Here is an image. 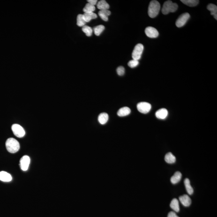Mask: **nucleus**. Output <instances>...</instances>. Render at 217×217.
Returning a JSON list of instances; mask_svg holds the SVG:
<instances>
[{"label": "nucleus", "mask_w": 217, "mask_h": 217, "mask_svg": "<svg viewBox=\"0 0 217 217\" xmlns=\"http://www.w3.org/2000/svg\"><path fill=\"white\" fill-rule=\"evenodd\" d=\"M6 147L8 152L15 153L18 152L20 148V144L18 141L15 138H8L6 142Z\"/></svg>", "instance_id": "obj_1"}, {"label": "nucleus", "mask_w": 217, "mask_h": 217, "mask_svg": "<svg viewBox=\"0 0 217 217\" xmlns=\"http://www.w3.org/2000/svg\"><path fill=\"white\" fill-rule=\"evenodd\" d=\"M160 9V3L158 1H152L150 2L148 7V14L151 18L156 17Z\"/></svg>", "instance_id": "obj_2"}, {"label": "nucleus", "mask_w": 217, "mask_h": 217, "mask_svg": "<svg viewBox=\"0 0 217 217\" xmlns=\"http://www.w3.org/2000/svg\"><path fill=\"white\" fill-rule=\"evenodd\" d=\"M178 5L176 3L170 1L165 2L162 9V12L164 15H167L170 13H174L177 10Z\"/></svg>", "instance_id": "obj_3"}, {"label": "nucleus", "mask_w": 217, "mask_h": 217, "mask_svg": "<svg viewBox=\"0 0 217 217\" xmlns=\"http://www.w3.org/2000/svg\"><path fill=\"white\" fill-rule=\"evenodd\" d=\"M144 50V46L141 44H138L135 46L132 54V57L133 60H138L141 57Z\"/></svg>", "instance_id": "obj_4"}, {"label": "nucleus", "mask_w": 217, "mask_h": 217, "mask_svg": "<svg viewBox=\"0 0 217 217\" xmlns=\"http://www.w3.org/2000/svg\"><path fill=\"white\" fill-rule=\"evenodd\" d=\"M14 134L18 138H22L25 135V131L22 127L17 124L13 125L11 127Z\"/></svg>", "instance_id": "obj_5"}, {"label": "nucleus", "mask_w": 217, "mask_h": 217, "mask_svg": "<svg viewBox=\"0 0 217 217\" xmlns=\"http://www.w3.org/2000/svg\"><path fill=\"white\" fill-rule=\"evenodd\" d=\"M137 107L140 112L143 114H146L151 111V105L147 102H142L138 104Z\"/></svg>", "instance_id": "obj_6"}, {"label": "nucleus", "mask_w": 217, "mask_h": 217, "mask_svg": "<svg viewBox=\"0 0 217 217\" xmlns=\"http://www.w3.org/2000/svg\"><path fill=\"white\" fill-rule=\"evenodd\" d=\"M190 18V15L187 13H183L180 16L176 22V25L178 27H181L184 26Z\"/></svg>", "instance_id": "obj_7"}, {"label": "nucleus", "mask_w": 217, "mask_h": 217, "mask_svg": "<svg viewBox=\"0 0 217 217\" xmlns=\"http://www.w3.org/2000/svg\"><path fill=\"white\" fill-rule=\"evenodd\" d=\"M30 162V159L27 156L25 155L21 158L20 160V168L22 170L26 171L28 169Z\"/></svg>", "instance_id": "obj_8"}, {"label": "nucleus", "mask_w": 217, "mask_h": 217, "mask_svg": "<svg viewBox=\"0 0 217 217\" xmlns=\"http://www.w3.org/2000/svg\"><path fill=\"white\" fill-rule=\"evenodd\" d=\"M145 33L148 37L150 38H156L159 35V33L156 29L152 27H146L145 30Z\"/></svg>", "instance_id": "obj_9"}, {"label": "nucleus", "mask_w": 217, "mask_h": 217, "mask_svg": "<svg viewBox=\"0 0 217 217\" xmlns=\"http://www.w3.org/2000/svg\"><path fill=\"white\" fill-rule=\"evenodd\" d=\"M168 112L167 109L162 108L159 109L156 113V116L159 119L163 120L165 119L168 115Z\"/></svg>", "instance_id": "obj_10"}, {"label": "nucleus", "mask_w": 217, "mask_h": 217, "mask_svg": "<svg viewBox=\"0 0 217 217\" xmlns=\"http://www.w3.org/2000/svg\"><path fill=\"white\" fill-rule=\"evenodd\" d=\"M179 199L180 202L184 206L188 207L191 205V199L187 195H184L180 196L179 197Z\"/></svg>", "instance_id": "obj_11"}, {"label": "nucleus", "mask_w": 217, "mask_h": 217, "mask_svg": "<svg viewBox=\"0 0 217 217\" xmlns=\"http://www.w3.org/2000/svg\"><path fill=\"white\" fill-rule=\"evenodd\" d=\"M12 179V176L10 174L5 171L0 172V180L3 182H10Z\"/></svg>", "instance_id": "obj_12"}, {"label": "nucleus", "mask_w": 217, "mask_h": 217, "mask_svg": "<svg viewBox=\"0 0 217 217\" xmlns=\"http://www.w3.org/2000/svg\"><path fill=\"white\" fill-rule=\"evenodd\" d=\"M131 113V110L129 107H123L120 108L117 111V114L119 116L124 117L129 115Z\"/></svg>", "instance_id": "obj_13"}, {"label": "nucleus", "mask_w": 217, "mask_h": 217, "mask_svg": "<svg viewBox=\"0 0 217 217\" xmlns=\"http://www.w3.org/2000/svg\"><path fill=\"white\" fill-rule=\"evenodd\" d=\"M98 14L102 20L107 21L108 20V17L110 16L111 12L108 10H101L98 13Z\"/></svg>", "instance_id": "obj_14"}, {"label": "nucleus", "mask_w": 217, "mask_h": 217, "mask_svg": "<svg viewBox=\"0 0 217 217\" xmlns=\"http://www.w3.org/2000/svg\"><path fill=\"white\" fill-rule=\"evenodd\" d=\"M108 120V115L106 113H103L99 114L98 116V121L100 124L104 125L106 124Z\"/></svg>", "instance_id": "obj_15"}, {"label": "nucleus", "mask_w": 217, "mask_h": 217, "mask_svg": "<svg viewBox=\"0 0 217 217\" xmlns=\"http://www.w3.org/2000/svg\"><path fill=\"white\" fill-rule=\"evenodd\" d=\"M97 7L99 10H108L109 8V4L104 0H101L98 2L97 4Z\"/></svg>", "instance_id": "obj_16"}, {"label": "nucleus", "mask_w": 217, "mask_h": 217, "mask_svg": "<svg viewBox=\"0 0 217 217\" xmlns=\"http://www.w3.org/2000/svg\"><path fill=\"white\" fill-rule=\"evenodd\" d=\"M207 9L210 11L211 14L213 16L215 19L217 20V7L216 5L213 4H208Z\"/></svg>", "instance_id": "obj_17"}, {"label": "nucleus", "mask_w": 217, "mask_h": 217, "mask_svg": "<svg viewBox=\"0 0 217 217\" xmlns=\"http://www.w3.org/2000/svg\"><path fill=\"white\" fill-rule=\"evenodd\" d=\"M84 20L86 22H89L92 19H95L97 18V16L96 14L93 12L85 13L83 15Z\"/></svg>", "instance_id": "obj_18"}, {"label": "nucleus", "mask_w": 217, "mask_h": 217, "mask_svg": "<svg viewBox=\"0 0 217 217\" xmlns=\"http://www.w3.org/2000/svg\"><path fill=\"white\" fill-rule=\"evenodd\" d=\"M182 177V174L180 172L177 171L174 174L170 179V181L173 184H175L179 182Z\"/></svg>", "instance_id": "obj_19"}, {"label": "nucleus", "mask_w": 217, "mask_h": 217, "mask_svg": "<svg viewBox=\"0 0 217 217\" xmlns=\"http://www.w3.org/2000/svg\"><path fill=\"white\" fill-rule=\"evenodd\" d=\"M165 160L169 164L174 163L176 161V158L171 152H168L166 154L165 158Z\"/></svg>", "instance_id": "obj_20"}, {"label": "nucleus", "mask_w": 217, "mask_h": 217, "mask_svg": "<svg viewBox=\"0 0 217 217\" xmlns=\"http://www.w3.org/2000/svg\"><path fill=\"white\" fill-rule=\"evenodd\" d=\"M184 184L188 193L192 195L193 193V189L190 184V180L188 178L185 179L184 180Z\"/></svg>", "instance_id": "obj_21"}, {"label": "nucleus", "mask_w": 217, "mask_h": 217, "mask_svg": "<svg viewBox=\"0 0 217 217\" xmlns=\"http://www.w3.org/2000/svg\"><path fill=\"white\" fill-rule=\"evenodd\" d=\"M170 207L176 212H178L179 211L180 208L179 201L176 198L173 199L171 202Z\"/></svg>", "instance_id": "obj_22"}, {"label": "nucleus", "mask_w": 217, "mask_h": 217, "mask_svg": "<svg viewBox=\"0 0 217 217\" xmlns=\"http://www.w3.org/2000/svg\"><path fill=\"white\" fill-rule=\"evenodd\" d=\"M181 2L189 7H193L197 6L199 3L198 0H181Z\"/></svg>", "instance_id": "obj_23"}, {"label": "nucleus", "mask_w": 217, "mask_h": 217, "mask_svg": "<svg viewBox=\"0 0 217 217\" xmlns=\"http://www.w3.org/2000/svg\"><path fill=\"white\" fill-rule=\"evenodd\" d=\"M95 7L94 6L88 3L86 4L85 7L84 8L83 11L85 13H92L95 11Z\"/></svg>", "instance_id": "obj_24"}, {"label": "nucleus", "mask_w": 217, "mask_h": 217, "mask_svg": "<svg viewBox=\"0 0 217 217\" xmlns=\"http://www.w3.org/2000/svg\"><path fill=\"white\" fill-rule=\"evenodd\" d=\"M86 22L84 20L83 15L79 14L77 17V25L79 27H83L86 24Z\"/></svg>", "instance_id": "obj_25"}, {"label": "nucleus", "mask_w": 217, "mask_h": 217, "mask_svg": "<svg viewBox=\"0 0 217 217\" xmlns=\"http://www.w3.org/2000/svg\"><path fill=\"white\" fill-rule=\"evenodd\" d=\"M105 30V27L103 25H98L94 28V32L96 35L99 36Z\"/></svg>", "instance_id": "obj_26"}, {"label": "nucleus", "mask_w": 217, "mask_h": 217, "mask_svg": "<svg viewBox=\"0 0 217 217\" xmlns=\"http://www.w3.org/2000/svg\"><path fill=\"white\" fill-rule=\"evenodd\" d=\"M82 31L85 33L86 35L88 37L91 36L93 32V29L92 27L85 25L83 27Z\"/></svg>", "instance_id": "obj_27"}, {"label": "nucleus", "mask_w": 217, "mask_h": 217, "mask_svg": "<svg viewBox=\"0 0 217 217\" xmlns=\"http://www.w3.org/2000/svg\"><path fill=\"white\" fill-rule=\"evenodd\" d=\"M139 64V62L137 60H132L129 61L128 63V65L131 68L136 67Z\"/></svg>", "instance_id": "obj_28"}, {"label": "nucleus", "mask_w": 217, "mask_h": 217, "mask_svg": "<svg viewBox=\"0 0 217 217\" xmlns=\"http://www.w3.org/2000/svg\"><path fill=\"white\" fill-rule=\"evenodd\" d=\"M125 70L123 66L118 67L117 69V72L119 76L123 75L125 73Z\"/></svg>", "instance_id": "obj_29"}, {"label": "nucleus", "mask_w": 217, "mask_h": 217, "mask_svg": "<svg viewBox=\"0 0 217 217\" xmlns=\"http://www.w3.org/2000/svg\"><path fill=\"white\" fill-rule=\"evenodd\" d=\"M87 2L90 4H92V5L94 6L97 4V0H88Z\"/></svg>", "instance_id": "obj_30"}, {"label": "nucleus", "mask_w": 217, "mask_h": 217, "mask_svg": "<svg viewBox=\"0 0 217 217\" xmlns=\"http://www.w3.org/2000/svg\"><path fill=\"white\" fill-rule=\"evenodd\" d=\"M168 217H179L178 216L175 212H170L168 213Z\"/></svg>", "instance_id": "obj_31"}]
</instances>
